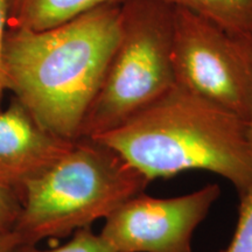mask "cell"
<instances>
[{
    "instance_id": "obj_5",
    "label": "cell",
    "mask_w": 252,
    "mask_h": 252,
    "mask_svg": "<svg viewBox=\"0 0 252 252\" xmlns=\"http://www.w3.org/2000/svg\"><path fill=\"white\" fill-rule=\"evenodd\" d=\"M175 84L249 123L252 112V40L173 7Z\"/></svg>"
},
{
    "instance_id": "obj_2",
    "label": "cell",
    "mask_w": 252,
    "mask_h": 252,
    "mask_svg": "<svg viewBox=\"0 0 252 252\" xmlns=\"http://www.w3.org/2000/svg\"><path fill=\"white\" fill-rule=\"evenodd\" d=\"M150 182L187 171H208L252 191L249 123L180 86L115 130L94 137Z\"/></svg>"
},
{
    "instance_id": "obj_1",
    "label": "cell",
    "mask_w": 252,
    "mask_h": 252,
    "mask_svg": "<svg viewBox=\"0 0 252 252\" xmlns=\"http://www.w3.org/2000/svg\"><path fill=\"white\" fill-rule=\"evenodd\" d=\"M119 28L121 6L115 5L47 30L7 27V90L47 131L65 140L78 139L117 46Z\"/></svg>"
},
{
    "instance_id": "obj_11",
    "label": "cell",
    "mask_w": 252,
    "mask_h": 252,
    "mask_svg": "<svg viewBox=\"0 0 252 252\" xmlns=\"http://www.w3.org/2000/svg\"><path fill=\"white\" fill-rule=\"evenodd\" d=\"M222 252H252V191L239 200L237 225L231 242Z\"/></svg>"
},
{
    "instance_id": "obj_7",
    "label": "cell",
    "mask_w": 252,
    "mask_h": 252,
    "mask_svg": "<svg viewBox=\"0 0 252 252\" xmlns=\"http://www.w3.org/2000/svg\"><path fill=\"white\" fill-rule=\"evenodd\" d=\"M74 141L47 131L13 98L0 110V182L23 200L27 186L55 165Z\"/></svg>"
},
{
    "instance_id": "obj_14",
    "label": "cell",
    "mask_w": 252,
    "mask_h": 252,
    "mask_svg": "<svg viewBox=\"0 0 252 252\" xmlns=\"http://www.w3.org/2000/svg\"><path fill=\"white\" fill-rule=\"evenodd\" d=\"M19 244L20 243L14 231L0 234V252H14Z\"/></svg>"
},
{
    "instance_id": "obj_15",
    "label": "cell",
    "mask_w": 252,
    "mask_h": 252,
    "mask_svg": "<svg viewBox=\"0 0 252 252\" xmlns=\"http://www.w3.org/2000/svg\"><path fill=\"white\" fill-rule=\"evenodd\" d=\"M249 139H250V145H251V151H252V112L250 121H249Z\"/></svg>"
},
{
    "instance_id": "obj_10",
    "label": "cell",
    "mask_w": 252,
    "mask_h": 252,
    "mask_svg": "<svg viewBox=\"0 0 252 252\" xmlns=\"http://www.w3.org/2000/svg\"><path fill=\"white\" fill-rule=\"evenodd\" d=\"M14 252H117L93 229L84 228L71 235L67 243L53 249H40L37 245L19 244Z\"/></svg>"
},
{
    "instance_id": "obj_13",
    "label": "cell",
    "mask_w": 252,
    "mask_h": 252,
    "mask_svg": "<svg viewBox=\"0 0 252 252\" xmlns=\"http://www.w3.org/2000/svg\"><path fill=\"white\" fill-rule=\"evenodd\" d=\"M7 20H8V7L7 0H0V110H1V103L4 99L5 91H7L5 78L4 69V43L5 35L7 31Z\"/></svg>"
},
{
    "instance_id": "obj_8",
    "label": "cell",
    "mask_w": 252,
    "mask_h": 252,
    "mask_svg": "<svg viewBox=\"0 0 252 252\" xmlns=\"http://www.w3.org/2000/svg\"><path fill=\"white\" fill-rule=\"evenodd\" d=\"M126 0H7L8 28L41 31L58 26L91 9L121 6Z\"/></svg>"
},
{
    "instance_id": "obj_12",
    "label": "cell",
    "mask_w": 252,
    "mask_h": 252,
    "mask_svg": "<svg viewBox=\"0 0 252 252\" xmlns=\"http://www.w3.org/2000/svg\"><path fill=\"white\" fill-rule=\"evenodd\" d=\"M20 210L21 198L19 194L0 182V234L13 231Z\"/></svg>"
},
{
    "instance_id": "obj_3",
    "label": "cell",
    "mask_w": 252,
    "mask_h": 252,
    "mask_svg": "<svg viewBox=\"0 0 252 252\" xmlns=\"http://www.w3.org/2000/svg\"><path fill=\"white\" fill-rule=\"evenodd\" d=\"M149 184L116 151L93 138H78L25 189L13 231L20 244L69 237L105 220Z\"/></svg>"
},
{
    "instance_id": "obj_4",
    "label": "cell",
    "mask_w": 252,
    "mask_h": 252,
    "mask_svg": "<svg viewBox=\"0 0 252 252\" xmlns=\"http://www.w3.org/2000/svg\"><path fill=\"white\" fill-rule=\"evenodd\" d=\"M172 42V6L158 0L123 2L117 46L81 138L115 130L175 86Z\"/></svg>"
},
{
    "instance_id": "obj_9",
    "label": "cell",
    "mask_w": 252,
    "mask_h": 252,
    "mask_svg": "<svg viewBox=\"0 0 252 252\" xmlns=\"http://www.w3.org/2000/svg\"><path fill=\"white\" fill-rule=\"evenodd\" d=\"M207 19L229 33L252 40V0H158Z\"/></svg>"
},
{
    "instance_id": "obj_6",
    "label": "cell",
    "mask_w": 252,
    "mask_h": 252,
    "mask_svg": "<svg viewBox=\"0 0 252 252\" xmlns=\"http://www.w3.org/2000/svg\"><path fill=\"white\" fill-rule=\"evenodd\" d=\"M220 195L217 184L169 198L140 193L106 217L99 235L117 252H193L194 231Z\"/></svg>"
}]
</instances>
